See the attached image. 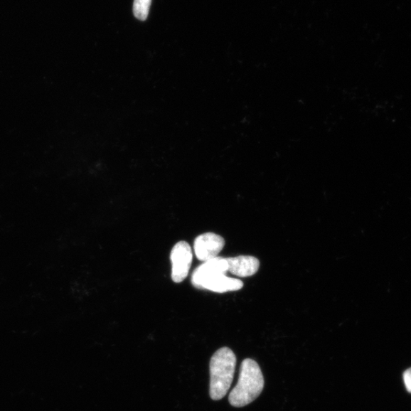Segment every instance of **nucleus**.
Listing matches in <instances>:
<instances>
[{"label":"nucleus","instance_id":"1a4fd4ad","mask_svg":"<svg viewBox=\"0 0 411 411\" xmlns=\"http://www.w3.org/2000/svg\"><path fill=\"white\" fill-rule=\"evenodd\" d=\"M404 381L407 390L411 393V368L405 372Z\"/></svg>","mask_w":411,"mask_h":411},{"label":"nucleus","instance_id":"0eeeda50","mask_svg":"<svg viewBox=\"0 0 411 411\" xmlns=\"http://www.w3.org/2000/svg\"><path fill=\"white\" fill-rule=\"evenodd\" d=\"M243 287L242 281L240 279L230 278L225 274L213 277L203 286L202 289H207L214 293L223 294L227 292L240 290Z\"/></svg>","mask_w":411,"mask_h":411},{"label":"nucleus","instance_id":"20e7f679","mask_svg":"<svg viewBox=\"0 0 411 411\" xmlns=\"http://www.w3.org/2000/svg\"><path fill=\"white\" fill-rule=\"evenodd\" d=\"M225 245L223 237L213 233H204L194 241L193 250L200 261L206 262L218 257Z\"/></svg>","mask_w":411,"mask_h":411},{"label":"nucleus","instance_id":"6e6552de","mask_svg":"<svg viewBox=\"0 0 411 411\" xmlns=\"http://www.w3.org/2000/svg\"><path fill=\"white\" fill-rule=\"evenodd\" d=\"M152 0H134V15L137 18L145 21L149 15V9Z\"/></svg>","mask_w":411,"mask_h":411},{"label":"nucleus","instance_id":"39448f33","mask_svg":"<svg viewBox=\"0 0 411 411\" xmlns=\"http://www.w3.org/2000/svg\"><path fill=\"white\" fill-rule=\"evenodd\" d=\"M228 272V264L226 259L215 257L204 262L194 270L191 282L194 287L202 289L205 283L209 279L219 274H226Z\"/></svg>","mask_w":411,"mask_h":411},{"label":"nucleus","instance_id":"7ed1b4c3","mask_svg":"<svg viewBox=\"0 0 411 411\" xmlns=\"http://www.w3.org/2000/svg\"><path fill=\"white\" fill-rule=\"evenodd\" d=\"M171 279L175 283H181L189 274L191 267L193 253L190 245L181 241L173 247L171 252Z\"/></svg>","mask_w":411,"mask_h":411},{"label":"nucleus","instance_id":"f03ea898","mask_svg":"<svg viewBox=\"0 0 411 411\" xmlns=\"http://www.w3.org/2000/svg\"><path fill=\"white\" fill-rule=\"evenodd\" d=\"M236 366V356L228 348H223L212 356L210 363V395L214 401L223 399L230 390Z\"/></svg>","mask_w":411,"mask_h":411},{"label":"nucleus","instance_id":"423d86ee","mask_svg":"<svg viewBox=\"0 0 411 411\" xmlns=\"http://www.w3.org/2000/svg\"><path fill=\"white\" fill-rule=\"evenodd\" d=\"M228 272L233 275L246 277L255 275L259 269V260L252 256H237L225 258Z\"/></svg>","mask_w":411,"mask_h":411},{"label":"nucleus","instance_id":"f257e3e1","mask_svg":"<svg viewBox=\"0 0 411 411\" xmlns=\"http://www.w3.org/2000/svg\"><path fill=\"white\" fill-rule=\"evenodd\" d=\"M264 386L261 368L255 361L245 359L241 365L239 382L230 395V403L235 407L250 405L261 395Z\"/></svg>","mask_w":411,"mask_h":411}]
</instances>
